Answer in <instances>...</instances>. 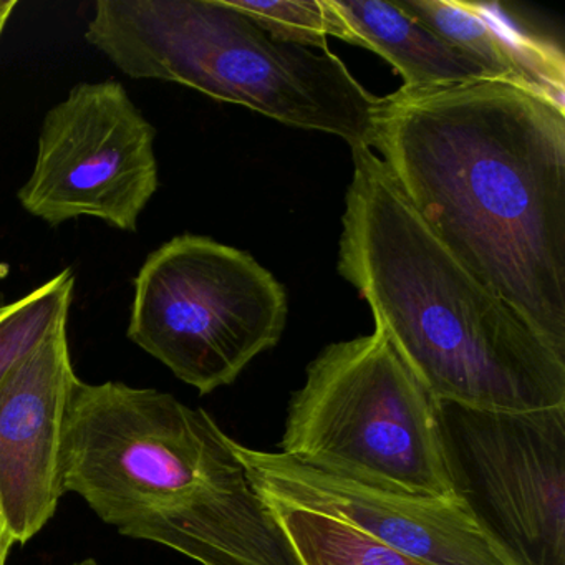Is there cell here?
<instances>
[{
  "mask_svg": "<svg viewBox=\"0 0 565 565\" xmlns=\"http://www.w3.org/2000/svg\"><path fill=\"white\" fill-rule=\"evenodd\" d=\"M403 11L481 62L499 82L565 105V62L561 49L529 34L498 4L461 0H403Z\"/></svg>",
  "mask_w": 565,
  "mask_h": 565,
  "instance_id": "obj_11",
  "label": "cell"
},
{
  "mask_svg": "<svg viewBox=\"0 0 565 565\" xmlns=\"http://www.w3.org/2000/svg\"><path fill=\"white\" fill-rule=\"evenodd\" d=\"M78 382L64 322L0 383V509L19 544L49 524L65 494L62 448Z\"/></svg>",
  "mask_w": 565,
  "mask_h": 565,
  "instance_id": "obj_10",
  "label": "cell"
},
{
  "mask_svg": "<svg viewBox=\"0 0 565 565\" xmlns=\"http://www.w3.org/2000/svg\"><path fill=\"white\" fill-rule=\"evenodd\" d=\"M65 492L120 534L201 565H300L233 439L204 409L125 383L78 382L62 448Z\"/></svg>",
  "mask_w": 565,
  "mask_h": 565,
  "instance_id": "obj_3",
  "label": "cell"
},
{
  "mask_svg": "<svg viewBox=\"0 0 565 565\" xmlns=\"http://www.w3.org/2000/svg\"><path fill=\"white\" fill-rule=\"evenodd\" d=\"M85 41L135 81L184 85L372 148L382 98L329 49L279 41L227 0H98Z\"/></svg>",
  "mask_w": 565,
  "mask_h": 565,
  "instance_id": "obj_4",
  "label": "cell"
},
{
  "mask_svg": "<svg viewBox=\"0 0 565 565\" xmlns=\"http://www.w3.org/2000/svg\"><path fill=\"white\" fill-rule=\"evenodd\" d=\"M14 544L15 539L12 535L11 527H9L8 519H6L4 512L0 509V565H6L9 552H11V547Z\"/></svg>",
  "mask_w": 565,
  "mask_h": 565,
  "instance_id": "obj_16",
  "label": "cell"
},
{
  "mask_svg": "<svg viewBox=\"0 0 565 565\" xmlns=\"http://www.w3.org/2000/svg\"><path fill=\"white\" fill-rule=\"evenodd\" d=\"M237 11L253 19L260 29L289 44L300 47L327 51V39L356 45L355 35L350 31L330 0H273V2H253V0H227Z\"/></svg>",
  "mask_w": 565,
  "mask_h": 565,
  "instance_id": "obj_15",
  "label": "cell"
},
{
  "mask_svg": "<svg viewBox=\"0 0 565 565\" xmlns=\"http://www.w3.org/2000/svg\"><path fill=\"white\" fill-rule=\"evenodd\" d=\"M282 455L330 475L419 498L459 499L439 402L388 337L330 343L290 398Z\"/></svg>",
  "mask_w": 565,
  "mask_h": 565,
  "instance_id": "obj_5",
  "label": "cell"
},
{
  "mask_svg": "<svg viewBox=\"0 0 565 565\" xmlns=\"http://www.w3.org/2000/svg\"><path fill=\"white\" fill-rule=\"evenodd\" d=\"M339 274L439 403L565 405V360L426 226L370 148H352Z\"/></svg>",
  "mask_w": 565,
  "mask_h": 565,
  "instance_id": "obj_2",
  "label": "cell"
},
{
  "mask_svg": "<svg viewBox=\"0 0 565 565\" xmlns=\"http://www.w3.org/2000/svg\"><path fill=\"white\" fill-rule=\"evenodd\" d=\"M233 449L266 504L335 519L425 565H514L461 499L419 498L363 484L234 439Z\"/></svg>",
  "mask_w": 565,
  "mask_h": 565,
  "instance_id": "obj_9",
  "label": "cell"
},
{
  "mask_svg": "<svg viewBox=\"0 0 565 565\" xmlns=\"http://www.w3.org/2000/svg\"><path fill=\"white\" fill-rule=\"evenodd\" d=\"M372 147L452 256L565 360V105L498 81L402 87Z\"/></svg>",
  "mask_w": 565,
  "mask_h": 565,
  "instance_id": "obj_1",
  "label": "cell"
},
{
  "mask_svg": "<svg viewBox=\"0 0 565 565\" xmlns=\"http://www.w3.org/2000/svg\"><path fill=\"white\" fill-rule=\"evenodd\" d=\"M330 4L349 25L359 47L375 52L395 67L405 81L403 87L498 81L481 62L416 21L398 2L330 0Z\"/></svg>",
  "mask_w": 565,
  "mask_h": 565,
  "instance_id": "obj_12",
  "label": "cell"
},
{
  "mask_svg": "<svg viewBox=\"0 0 565 565\" xmlns=\"http://www.w3.org/2000/svg\"><path fill=\"white\" fill-rule=\"evenodd\" d=\"M267 505L300 565H425L335 519L282 504Z\"/></svg>",
  "mask_w": 565,
  "mask_h": 565,
  "instance_id": "obj_13",
  "label": "cell"
},
{
  "mask_svg": "<svg viewBox=\"0 0 565 565\" xmlns=\"http://www.w3.org/2000/svg\"><path fill=\"white\" fill-rule=\"evenodd\" d=\"M74 565H100L97 561H94V558H87V561L77 562V564Z\"/></svg>",
  "mask_w": 565,
  "mask_h": 565,
  "instance_id": "obj_18",
  "label": "cell"
},
{
  "mask_svg": "<svg viewBox=\"0 0 565 565\" xmlns=\"http://www.w3.org/2000/svg\"><path fill=\"white\" fill-rule=\"evenodd\" d=\"M287 312L282 284L250 254L183 234L141 266L128 339L206 395L279 343Z\"/></svg>",
  "mask_w": 565,
  "mask_h": 565,
  "instance_id": "obj_6",
  "label": "cell"
},
{
  "mask_svg": "<svg viewBox=\"0 0 565 565\" xmlns=\"http://www.w3.org/2000/svg\"><path fill=\"white\" fill-rule=\"evenodd\" d=\"M154 138L124 85H75L45 115L34 171L19 201L51 226L97 217L135 233L160 186Z\"/></svg>",
  "mask_w": 565,
  "mask_h": 565,
  "instance_id": "obj_8",
  "label": "cell"
},
{
  "mask_svg": "<svg viewBox=\"0 0 565 565\" xmlns=\"http://www.w3.org/2000/svg\"><path fill=\"white\" fill-rule=\"evenodd\" d=\"M75 277L62 270L22 299L0 307V383L55 327L68 322Z\"/></svg>",
  "mask_w": 565,
  "mask_h": 565,
  "instance_id": "obj_14",
  "label": "cell"
},
{
  "mask_svg": "<svg viewBox=\"0 0 565 565\" xmlns=\"http://www.w3.org/2000/svg\"><path fill=\"white\" fill-rule=\"evenodd\" d=\"M15 8H18V0H0V38H2L9 19L14 14Z\"/></svg>",
  "mask_w": 565,
  "mask_h": 565,
  "instance_id": "obj_17",
  "label": "cell"
},
{
  "mask_svg": "<svg viewBox=\"0 0 565 565\" xmlns=\"http://www.w3.org/2000/svg\"><path fill=\"white\" fill-rule=\"evenodd\" d=\"M456 495L514 565H565V405L486 412L439 403Z\"/></svg>",
  "mask_w": 565,
  "mask_h": 565,
  "instance_id": "obj_7",
  "label": "cell"
}]
</instances>
